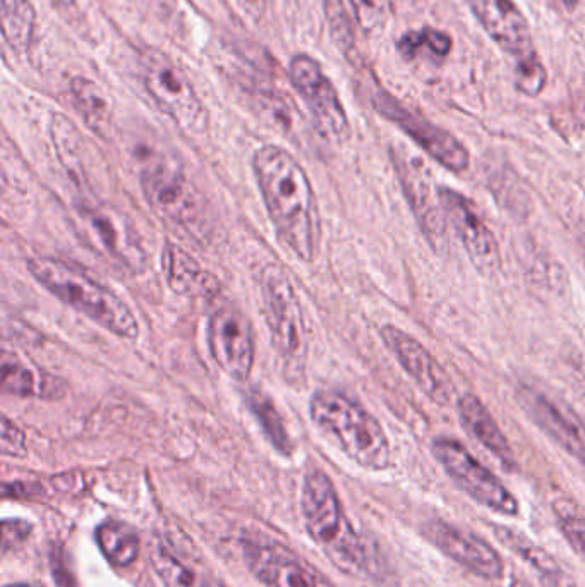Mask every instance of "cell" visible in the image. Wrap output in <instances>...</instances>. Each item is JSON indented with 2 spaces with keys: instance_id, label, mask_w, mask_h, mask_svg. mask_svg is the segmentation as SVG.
<instances>
[{
  "instance_id": "cell-1",
  "label": "cell",
  "mask_w": 585,
  "mask_h": 587,
  "mask_svg": "<svg viewBox=\"0 0 585 587\" xmlns=\"http://www.w3.org/2000/svg\"><path fill=\"white\" fill-rule=\"evenodd\" d=\"M251 168L282 246L297 260L313 263L320 250L321 217L308 172L277 145L257 148Z\"/></svg>"
},
{
  "instance_id": "cell-2",
  "label": "cell",
  "mask_w": 585,
  "mask_h": 587,
  "mask_svg": "<svg viewBox=\"0 0 585 587\" xmlns=\"http://www.w3.org/2000/svg\"><path fill=\"white\" fill-rule=\"evenodd\" d=\"M26 268L54 298L80 311L115 337L138 338V318L129 304L88 272L50 256H33L26 262Z\"/></svg>"
},
{
  "instance_id": "cell-3",
  "label": "cell",
  "mask_w": 585,
  "mask_h": 587,
  "mask_svg": "<svg viewBox=\"0 0 585 587\" xmlns=\"http://www.w3.org/2000/svg\"><path fill=\"white\" fill-rule=\"evenodd\" d=\"M309 417L336 449L371 471L392 464V450L380 421L345 393L320 390L309 401Z\"/></svg>"
},
{
  "instance_id": "cell-4",
  "label": "cell",
  "mask_w": 585,
  "mask_h": 587,
  "mask_svg": "<svg viewBox=\"0 0 585 587\" xmlns=\"http://www.w3.org/2000/svg\"><path fill=\"white\" fill-rule=\"evenodd\" d=\"M301 507L306 529L339 571L356 577L369 571L366 544L345 516L341 496L326 472L318 468L306 472Z\"/></svg>"
},
{
  "instance_id": "cell-5",
  "label": "cell",
  "mask_w": 585,
  "mask_h": 587,
  "mask_svg": "<svg viewBox=\"0 0 585 587\" xmlns=\"http://www.w3.org/2000/svg\"><path fill=\"white\" fill-rule=\"evenodd\" d=\"M260 289L269 338L285 378L292 383L301 381L308 366L309 334L299 294L278 263H268L263 268Z\"/></svg>"
},
{
  "instance_id": "cell-6",
  "label": "cell",
  "mask_w": 585,
  "mask_h": 587,
  "mask_svg": "<svg viewBox=\"0 0 585 587\" xmlns=\"http://www.w3.org/2000/svg\"><path fill=\"white\" fill-rule=\"evenodd\" d=\"M142 195L154 214L194 241L210 238V214L186 174L167 159L150 160L139 174Z\"/></svg>"
},
{
  "instance_id": "cell-7",
  "label": "cell",
  "mask_w": 585,
  "mask_h": 587,
  "mask_svg": "<svg viewBox=\"0 0 585 587\" xmlns=\"http://www.w3.org/2000/svg\"><path fill=\"white\" fill-rule=\"evenodd\" d=\"M139 76L153 104L187 135H203L208 111L186 71L159 48H147L139 59Z\"/></svg>"
},
{
  "instance_id": "cell-8",
  "label": "cell",
  "mask_w": 585,
  "mask_h": 587,
  "mask_svg": "<svg viewBox=\"0 0 585 587\" xmlns=\"http://www.w3.org/2000/svg\"><path fill=\"white\" fill-rule=\"evenodd\" d=\"M289 80L313 117L317 129L332 143H345L351 138V120L341 95L321 64L308 54H297L289 62Z\"/></svg>"
},
{
  "instance_id": "cell-9",
  "label": "cell",
  "mask_w": 585,
  "mask_h": 587,
  "mask_svg": "<svg viewBox=\"0 0 585 587\" xmlns=\"http://www.w3.org/2000/svg\"><path fill=\"white\" fill-rule=\"evenodd\" d=\"M433 456L457 486L475 504L500 516H518L520 505L514 493L498 477L467 452L466 447L450 438H438L432 445Z\"/></svg>"
},
{
  "instance_id": "cell-10",
  "label": "cell",
  "mask_w": 585,
  "mask_h": 587,
  "mask_svg": "<svg viewBox=\"0 0 585 587\" xmlns=\"http://www.w3.org/2000/svg\"><path fill=\"white\" fill-rule=\"evenodd\" d=\"M208 350L215 365L236 381L250 380L256 361L253 323L239 308L223 304L210 314L206 326Z\"/></svg>"
},
{
  "instance_id": "cell-11",
  "label": "cell",
  "mask_w": 585,
  "mask_h": 587,
  "mask_svg": "<svg viewBox=\"0 0 585 587\" xmlns=\"http://www.w3.org/2000/svg\"><path fill=\"white\" fill-rule=\"evenodd\" d=\"M372 105L381 116L392 120L409 138L414 139L439 165L451 172H462L469 168V151L459 139L405 107L395 96L380 90L372 95Z\"/></svg>"
},
{
  "instance_id": "cell-12",
  "label": "cell",
  "mask_w": 585,
  "mask_h": 587,
  "mask_svg": "<svg viewBox=\"0 0 585 587\" xmlns=\"http://www.w3.org/2000/svg\"><path fill=\"white\" fill-rule=\"evenodd\" d=\"M241 550L251 574L265 587H333L278 541L242 536Z\"/></svg>"
},
{
  "instance_id": "cell-13",
  "label": "cell",
  "mask_w": 585,
  "mask_h": 587,
  "mask_svg": "<svg viewBox=\"0 0 585 587\" xmlns=\"http://www.w3.org/2000/svg\"><path fill=\"white\" fill-rule=\"evenodd\" d=\"M421 532L427 543L475 576L487 580L503 576L505 564L502 555L475 532L439 519L427 520Z\"/></svg>"
},
{
  "instance_id": "cell-14",
  "label": "cell",
  "mask_w": 585,
  "mask_h": 587,
  "mask_svg": "<svg viewBox=\"0 0 585 587\" xmlns=\"http://www.w3.org/2000/svg\"><path fill=\"white\" fill-rule=\"evenodd\" d=\"M439 203L448 222L459 235L469 258L483 275H493L502 266L498 241L481 220L472 203L451 189H438Z\"/></svg>"
},
{
  "instance_id": "cell-15",
  "label": "cell",
  "mask_w": 585,
  "mask_h": 587,
  "mask_svg": "<svg viewBox=\"0 0 585 587\" xmlns=\"http://www.w3.org/2000/svg\"><path fill=\"white\" fill-rule=\"evenodd\" d=\"M381 338L427 398L438 405L454 401V381L420 341L392 325L381 329Z\"/></svg>"
},
{
  "instance_id": "cell-16",
  "label": "cell",
  "mask_w": 585,
  "mask_h": 587,
  "mask_svg": "<svg viewBox=\"0 0 585 587\" xmlns=\"http://www.w3.org/2000/svg\"><path fill=\"white\" fill-rule=\"evenodd\" d=\"M484 32L517 64L539 59L529 23L514 0H467Z\"/></svg>"
},
{
  "instance_id": "cell-17",
  "label": "cell",
  "mask_w": 585,
  "mask_h": 587,
  "mask_svg": "<svg viewBox=\"0 0 585 587\" xmlns=\"http://www.w3.org/2000/svg\"><path fill=\"white\" fill-rule=\"evenodd\" d=\"M518 401L554 444L585 465V423L575 411L529 387L518 390Z\"/></svg>"
},
{
  "instance_id": "cell-18",
  "label": "cell",
  "mask_w": 585,
  "mask_h": 587,
  "mask_svg": "<svg viewBox=\"0 0 585 587\" xmlns=\"http://www.w3.org/2000/svg\"><path fill=\"white\" fill-rule=\"evenodd\" d=\"M162 268L167 286L182 298L215 299L222 290L220 280L175 242L163 246Z\"/></svg>"
},
{
  "instance_id": "cell-19",
  "label": "cell",
  "mask_w": 585,
  "mask_h": 587,
  "mask_svg": "<svg viewBox=\"0 0 585 587\" xmlns=\"http://www.w3.org/2000/svg\"><path fill=\"white\" fill-rule=\"evenodd\" d=\"M493 531L500 543L520 556L536 572L542 587H581L577 580L570 576L569 572H565V568L558 564L550 553L546 552L544 548L529 540L523 532L506 528V526H493Z\"/></svg>"
},
{
  "instance_id": "cell-20",
  "label": "cell",
  "mask_w": 585,
  "mask_h": 587,
  "mask_svg": "<svg viewBox=\"0 0 585 587\" xmlns=\"http://www.w3.org/2000/svg\"><path fill=\"white\" fill-rule=\"evenodd\" d=\"M459 413L467 431L471 433L479 444L486 447L506 469H514V450L500 429L495 417L491 416L490 411L484 407L483 402L472 393H466L459 399Z\"/></svg>"
},
{
  "instance_id": "cell-21",
  "label": "cell",
  "mask_w": 585,
  "mask_h": 587,
  "mask_svg": "<svg viewBox=\"0 0 585 587\" xmlns=\"http://www.w3.org/2000/svg\"><path fill=\"white\" fill-rule=\"evenodd\" d=\"M80 215L83 223H87L90 229L91 238L99 242V248H102L112 260H119L126 265H131L133 268L139 265L141 251L136 248L133 239H127L124 227L115 217H112V214L96 205L83 203Z\"/></svg>"
},
{
  "instance_id": "cell-22",
  "label": "cell",
  "mask_w": 585,
  "mask_h": 587,
  "mask_svg": "<svg viewBox=\"0 0 585 587\" xmlns=\"http://www.w3.org/2000/svg\"><path fill=\"white\" fill-rule=\"evenodd\" d=\"M71 99L84 124L100 138L107 139L114 126V102L96 81L76 76L72 78Z\"/></svg>"
},
{
  "instance_id": "cell-23",
  "label": "cell",
  "mask_w": 585,
  "mask_h": 587,
  "mask_svg": "<svg viewBox=\"0 0 585 587\" xmlns=\"http://www.w3.org/2000/svg\"><path fill=\"white\" fill-rule=\"evenodd\" d=\"M2 38L12 53L26 54L36 32V9L32 0H0Z\"/></svg>"
},
{
  "instance_id": "cell-24",
  "label": "cell",
  "mask_w": 585,
  "mask_h": 587,
  "mask_svg": "<svg viewBox=\"0 0 585 587\" xmlns=\"http://www.w3.org/2000/svg\"><path fill=\"white\" fill-rule=\"evenodd\" d=\"M96 543L100 552L114 567H129L135 564L141 548L138 531L123 520H107L96 528Z\"/></svg>"
},
{
  "instance_id": "cell-25",
  "label": "cell",
  "mask_w": 585,
  "mask_h": 587,
  "mask_svg": "<svg viewBox=\"0 0 585 587\" xmlns=\"http://www.w3.org/2000/svg\"><path fill=\"white\" fill-rule=\"evenodd\" d=\"M50 138L57 159L76 181H87L84 168V141L78 127L64 114H54L50 119Z\"/></svg>"
},
{
  "instance_id": "cell-26",
  "label": "cell",
  "mask_w": 585,
  "mask_h": 587,
  "mask_svg": "<svg viewBox=\"0 0 585 587\" xmlns=\"http://www.w3.org/2000/svg\"><path fill=\"white\" fill-rule=\"evenodd\" d=\"M245 407L251 411L257 423L262 426V431L268 438L273 449L282 456L289 457L292 453V441L289 433L285 428L284 419L280 413L273 404L272 399L266 398L265 393L256 389H250L244 393Z\"/></svg>"
},
{
  "instance_id": "cell-27",
  "label": "cell",
  "mask_w": 585,
  "mask_h": 587,
  "mask_svg": "<svg viewBox=\"0 0 585 587\" xmlns=\"http://www.w3.org/2000/svg\"><path fill=\"white\" fill-rule=\"evenodd\" d=\"M50 378H41L28 362L5 350L2 356V390L16 398H45V392H54L56 387H48ZM56 393V392H54ZM57 398V395H56Z\"/></svg>"
},
{
  "instance_id": "cell-28",
  "label": "cell",
  "mask_w": 585,
  "mask_h": 587,
  "mask_svg": "<svg viewBox=\"0 0 585 587\" xmlns=\"http://www.w3.org/2000/svg\"><path fill=\"white\" fill-rule=\"evenodd\" d=\"M150 560L157 576L165 587H223L211 583L208 577L196 574L163 544H154L151 548Z\"/></svg>"
},
{
  "instance_id": "cell-29",
  "label": "cell",
  "mask_w": 585,
  "mask_h": 587,
  "mask_svg": "<svg viewBox=\"0 0 585 587\" xmlns=\"http://www.w3.org/2000/svg\"><path fill=\"white\" fill-rule=\"evenodd\" d=\"M323 12L333 44L348 62L359 66L360 56L356 44V28H354L353 18H351L348 9L345 8L344 0H324Z\"/></svg>"
},
{
  "instance_id": "cell-30",
  "label": "cell",
  "mask_w": 585,
  "mask_h": 587,
  "mask_svg": "<svg viewBox=\"0 0 585 587\" xmlns=\"http://www.w3.org/2000/svg\"><path fill=\"white\" fill-rule=\"evenodd\" d=\"M424 47H427V50L433 56L445 59L451 50V38L447 33L439 32V30L424 28L420 30V32L408 33L397 44L399 53L408 60L420 56Z\"/></svg>"
},
{
  "instance_id": "cell-31",
  "label": "cell",
  "mask_w": 585,
  "mask_h": 587,
  "mask_svg": "<svg viewBox=\"0 0 585 587\" xmlns=\"http://www.w3.org/2000/svg\"><path fill=\"white\" fill-rule=\"evenodd\" d=\"M553 508L565 540L585 559V517H582L575 505L569 500L554 502Z\"/></svg>"
},
{
  "instance_id": "cell-32",
  "label": "cell",
  "mask_w": 585,
  "mask_h": 587,
  "mask_svg": "<svg viewBox=\"0 0 585 587\" xmlns=\"http://www.w3.org/2000/svg\"><path fill=\"white\" fill-rule=\"evenodd\" d=\"M548 74L541 60H530V62L517 64L515 69V87L524 95L538 96L544 90Z\"/></svg>"
},
{
  "instance_id": "cell-33",
  "label": "cell",
  "mask_w": 585,
  "mask_h": 587,
  "mask_svg": "<svg viewBox=\"0 0 585 587\" xmlns=\"http://www.w3.org/2000/svg\"><path fill=\"white\" fill-rule=\"evenodd\" d=\"M2 456L21 459L26 456V435L20 426L14 425L8 416L2 417V444H0Z\"/></svg>"
},
{
  "instance_id": "cell-34",
  "label": "cell",
  "mask_w": 585,
  "mask_h": 587,
  "mask_svg": "<svg viewBox=\"0 0 585 587\" xmlns=\"http://www.w3.org/2000/svg\"><path fill=\"white\" fill-rule=\"evenodd\" d=\"M30 532H32V525H28L26 520H2V552L8 553L12 548L23 544L28 540Z\"/></svg>"
},
{
  "instance_id": "cell-35",
  "label": "cell",
  "mask_w": 585,
  "mask_h": 587,
  "mask_svg": "<svg viewBox=\"0 0 585 587\" xmlns=\"http://www.w3.org/2000/svg\"><path fill=\"white\" fill-rule=\"evenodd\" d=\"M357 21L366 28H371L376 20V5L372 0H351Z\"/></svg>"
},
{
  "instance_id": "cell-36",
  "label": "cell",
  "mask_w": 585,
  "mask_h": 587,
  "mask_svg": "<svg viewBox=\"0 0 585 587\" xmlns=\"http://www.w3.org/2000/svg\"><path fill=\"white\" fill-rule=\"evenodd\" d=\"M236 2L245 16L254 23H260L265 18L266 9H268V0H236Z\"/></svg>"
},
{
  "instance_id": "cell-37",
  "label": "cell",
  "mask_w": 585,
  "mask_h": 587,
  "mask_svg": "<svg viewBox=\"0 0 585 587\" xmlns=\"http://www.w3.org/2000/svg\"><path fill=\"white\" fill-rule=\"evenodd\" d=\"M563 4L570 12L585 11V0H563Z\"/></svg>"
},
{
  "instance_id": "cell-38",
  "label": "cell",
  "mask_w": 585,
  "mask_h": 587,
  "mask_svg": "<svg viewBox=\"0 0 585 587\" xmlns=\"http://www.w3.org/2000/svg\"><path fill=\"white\" fill-rule=\"evenodd\" d=\"M57 4L64 5V8H69V5H74L76 0H56Z\"/></svg>"
},
{
  "instance_id": "cell-39",
  "label": "cell",
  "mask_w": 585,
  "mask_h": 587,
  "mask_svg": "<svg viewBox=\"0 0 585 587\" xmlns=\"http://www.w3.org/2000/svg\"><path fill=\"white\" fill-rule=\"evenodd\" d=\"M5 587H41V586H33V584H9V586Z\"/></svg>"
}]
</instances>
